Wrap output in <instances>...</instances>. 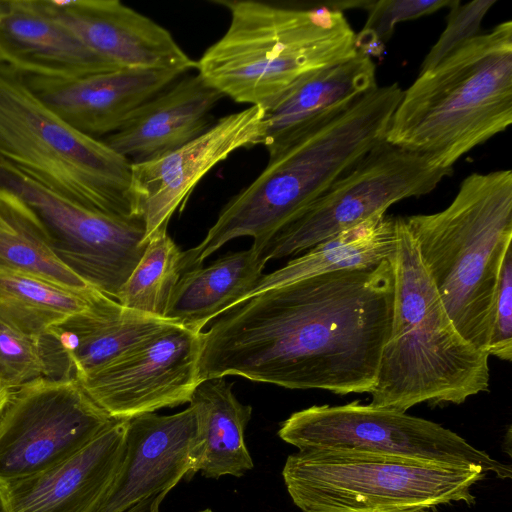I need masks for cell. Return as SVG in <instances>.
Masks as SVG:
<instances>
[{
	"label": "cell",
	"mask_w": 512,
	"mask_h": 512,
	"mask_svg": "<svg viewBox=\"0 0 512 512\" xmlns=\"http://www.w3.org/2000/svg\"><path fill=\"white\" fill-rule=\"evenodd\" d=\"M456 0L368 1L367 20L355 36L357 52L372 58L382 55L397 24L450 8Z\"/></svg>",
	"instance_id": "cell-30"
},
{
	"label": "cell",
	"mask_w": 512,
	"mask_h": 512,
	"mask_svg": "<svg viewBox=\"0 0 512 512\" xmlns=\"http://www.w3.org/2000/svg\"><path fill=\"white\" fill-rule=\"evenodd\" d=\"M51 19L119 69L186 74L197 68L172 34L119 0H34Z\"/></svg>",
	"instance_id": "cell-15"
},
{
	"label": "cell",
	"mask_w": 512,
	"mask_h": 512,
	"mask_svg": "<svg viewBox=\"0 0 512 512\" xmlns=\"http://www.w3.org/2000/svg\"><path fill=\"white\" fill-rule=\"evenodd\" d=\"M171 323L126 308L99 292L88 308L49 332L63 346L78 378L113 361Z\"/></svg>",
	"instance_id": "cell-22"
},
{
	"label": "cell",
	"mask_w": 512,
	"mask_h": 512,
	"mask_svg": "<svg viewBox=\"0 0 512 512\" xmlns=\"http://www.w3.org/2000/svg\"><path fill=\"white\" fill-rule=\"evenodd\" d=\"M128 420H113L83 448L27 478L0 485L1 512H94L122 463Z\"/></svg>",
	"instance_id": "cell-17"
},
{
	"label": "cell",
	"mask_w": 512,
	"mask_h": 512,
	"mask_svg": "<svg viewBox=\"0 0 512 512\" xmlns=\"http://www.w3.org/2000/svg\"><path fill=\"white\" fill-rule=\"evenodd\" d=\"M397 247V217L379 212L308 249L263 275L245 300L262 291L315 275L369 267L391 260ZM244 300V301H245Z\"/></svg>",
	"instance_id": "cell-25"
},
{
	"label": "cell",
	"mask_w": 512,
	"mask_h": 512,
	"mask_svg": "<svg viewBox=\"0 0 512 512\" xmlns=\"http://www.w3.org/2000/svg\"><path fill=\"white\" fill-rule=\"evenodd\" d=\"M496 1L475 0L461 4L456 0L449 8L445 29L423 59L419 73L431 69L459 46L477 36L486 13Z\"/></svg>",
	"instance_id": "cell-31"
},
{
	"label": "cell",
	"mask_w": 512,
	"mask_h": 512,
	"mask_svg": "<svg viewBox=\"0 0 512 512\" xmlns=\"http://www.w3.org/2000/svg\"><path fill=\"white\" fill-rule=\"evenodd\" d=\"M486 352L504 361L512 358V251H507L500 272Z\"/></svg>",
	"instance_id": "cell-32"
},
{
	"label": "cell",
	"mask_w": 512,
	"mask_h": 512,
	"mask_svg": "<svg viewBox=\"0 0 512 512\" xmlns=\"http://www.w3.org/2000/svg\"><path fill=\"white\" fill-rule=\"evenodd\" d=\"M167 494L168 492H161L147 497L125 512H159V506Z\"/></svg>",
	"instance_id": "cell-33"
},
{
	"label": "cell",
	"mask_w": 512,
	"mask_h": 512,
	"mask_svg": "<svg viewBox=\"0 0 512 512\" xmlns=\"http://www.w3.org/2000/svg\"><path fill=\"white\" fill-rule=\"evenodd\" d=\"M267 261L253 247L218 258L206 267L185 271L169 300L164 318L196 332L245 300L264 275Z\"/></svg>",
	"instance_id": "cell-23"
},
{
	"label": "cell",
	"mask_w": 512,
	"mask_h": 512,
	"mask_svg": "<svg viewBox=\"0 0 512 512\" xmlns=\"http://www.w3.org/2000/svg\"><path fill=\"white\" fill-rule=\"evenodd\" d=\"M403 95L397 83L376 86L347 110L302 136L276 156L222 208L199 245L183 251L186 271L228 241L249 236L265 245L335 181L385 141Z\"/></svg>",
	"instance_id": "cell-2"
},
{
	"label": "cell",
	"mask_w": 512,
	"mask_h": 512,
	"mask_svg": "<svg viewBox=\"0 0 512 512\" xmlns=\"http://www.w3.org/2000/svg\"><path fill=\"white\" fill-rule=\"evenodd\" d=\"M392 259L280 285L229 309L201 334L200 382L236 375L370 393L393 320Z\"/></svg>",
	"instance_id": "cell-1"
},
{
	"label": "cell",
	"mask_w": 512,
	"mask_h": 512,
	"mask_svg": "<svg viewBox=\"0 0 512 512\" xmlns=\"http://www.w3.org/2000/svg\"><path fill=\"white\" fill-rule=\"evenodd\" d=\"M201 334L171 323L113 361L76 379L115 420L189 403L201 383Z\"/></svg>",
	"instance_id": "cell-13"
},
{
	"label": "cell",
	"mask_w": 512,
	"mask_h": 512,
	"mask_svg": "<svg viewBox=\"0 0 512 512\" xmlns=\"http://www.w3.org/2000/svg\"><path fill=\"white\" fill-rule=\"evenodd\" d=\"M214 2L230 12V24L197 61L196 70L235 102L265 109L302 77L358 53L356 33L336 8Z\"/></svg>",
	"instance_id": "cell-6"
},
{
	"label": "cell",
	"mask_w": 512,
	"mask_h": 512,
	"mask_svg": "<svg viewBox=\"0 0 512 512\" xmlns=\"http://www.w3.org/2000/svg\"><path fill=\"white\" fill-rule=\"evenodd\" d=\"M0 62L23 75L62 79L119 69L47 16L34 0H0Z\"/></svg>",
	"instance_id": "cell-21"
},
{
	"label": "cell",
	"mask_w": 512,
	"mask_h": 512,
	"mask_svg": "<svg viewBox=\"0 0 512 512\" xmlns=\"http://www.w3.org/2000/svg\"><path fill=\"white\" fill-rule=\"evenodd\" d=\"M99 292L0 267V321L26 334L43 335L88 308Z\"/></svg>",
	"instance_id": "cell-26"
},
{
	"label": "cell",
	"mask_w": 512,
	"mask_h": 512,
	"mask_svg": "<svg viewBox=\"0 0 512 512\" xmlns=\"http://www.w3.org/2000/svg\"><path fill=\"white\" fill-rule=\"evenodd\" d=\"M199 512H212V510H210V509H208V508H207V509L201 510V511H199Z\"/></svg>",
	"instance_id": "cell-35"
},
{
	"label": "cell",
	"mask_w": 512,
	"mask_h": 512,
	"mask_svg": "<svg viewBox=\"0 0 512 512\" xmlns=\"http://www.w3.org/2000/svg\"><path fill=\"white\" fill-rule=\"evenodd\" d=\"M0 187L37 215L54 254L88 286L115 299L148 241L142 217H123L66 200L0 164Z\"/></svg>",
	"instance_id": "cell-11"
},
{
	"label": "cell",
	"mask_w": 512,
	"mask_h": 512,
	"mask_svg": "<svg viewBox=\"0 0 512 512\" xmlns=\"http://www.w3.org/2000/svg\"><path fill=\"white\" fill-rule=\"evenodd\" d=\"M113 420L76 378H41L13 389L0 419V485L58 464Z\"/></svg>",
	"instance_id": "cell-12"
},
{
	"label": "cell",
	"mask_w": 512,
	"mask_h": 512,
	"mask_svg": "<svg viewBox=\"0 0 512 512\" xmlns=\"http://www.w3.org/2000/svg\"><path fill=\"white\" fill-rule=\"evenodd\" d=\"M13 389L0 381V419L8 405Z\"/></svg>",
	"instance_id": "cell-34"
},
{
	"label": "cell",
	"mask_w": 512,
	"mask_h": 512,
	"mask_svg": "<svg viewBox=\"0 0 512 512\" xmlns=\"http://www.w3.org/2000/svg\"><path fill=\"white\" fill-rule=\"evenodd\" d=\"M0 164L89 209L140 216L132 164L102 139L66 123L33 93L22 73L1 62Z\"/></svg>",
	"instance_id": "cell-7"
},
{
	"label": "cell",
	"mask_w": 512,
	"mask_h": 512,
	"mask_svg": "<svg viewBox=\"0 0 512 512\" xmlns=\"http://www.w3.org/2000/svg\"><path fill=\"white\" fill-rule=\"evenodd\" d=\"M1 512V511H0Z\"/></svg>",
	"instance_id": "cell-36"
},
{
	"label": "cell",
	"mask_w": 512,
	"mask_h": 512,
	"mask_svg": "<svg viewBox=\"0 0 512 512\" xmlns=\"http://www.w3.org/2000/svg\"><path fill=\"white\" fill-rule=\"evenodd\" d=\"M486 472L452 464L354 449H306L289 455L282 477L302 512H428L475 503Z\"/></svg>",
	"instance_id": "cell-8"
},
{
	"label": "cell",
	"mask_w": 512,
	"mask_h": 512,
	"mask_svg": "<svg viewBox=\"0 0 512 512\" xmlns=\"http://www.w3.org/2000/svg\"><path fill=\"white\" fill-rule=\"evenodd\" d=\"M452 169L386 141L284 226L262 249L268 262L310 249L396 202L432 192Z\"/></svg>",
	"instance_id": "cell-10"
},
{
	"label": "cell",
	"mask_w": 512,
	"mask_h": 512,
	"mask_svg": "<svg viewBox=\"0 0 512 512\" xmlns=\"http://www.w3.org/2000/svg\"><path fill=\"white\" fill-rule=\"evenodd\" d=\"M189 405L198 425V444L194 473L217 479L241 477L254 463L245 443V429L252 407L242 404L224 378L202 381L194 390Z\"/></svg>",
	"instance_id": "cell-24"
},
{
	"label": "cell",
	"mask_w": 512,
	"mask_h": 512,
	"mask_svg": "<svg viewBox=\"0 0 512 512\" xmlns=\"http://www.w3.org/2000/svg\"><path fill=\"white\" fill-rule=\"evenodd\" d=\"M265 109L249 106L226 115L202 135L151 161L132 164L131 189L143 218L146 240L167 231L199 181L240 148L260 143Z\"/></svg>",
	"instance_id": "cell-14"
},
{
	"label": "cell",
	"mask_w": 512,
	"mask_h": 512,
	"mask_svg": "<svg viewBox=\"0 0 512 512\" xmlns=\"http://www.w3.org/2000/svg\"><path fill=\"white\" fill-rule=\"evenodd\" d=\"M0 267L26 272L71 288L90 287L54 254L43 224L30 207L1 187Z\"/></svg>",
	"instance_id": "cell-27"
},
{
	"label": "cell",
	"mask_w": 512,
	"mask_h": 512,
	"mask_svg": "<svg viewBox=\"0 0 512 512\" xmlns=\"http://www.w3.org/2000/svg\"><path fill=\"white\" fill-rule=\"evenodd\" d=\"M512 123V22L468 40L403 90L385 141L452 169Z\"/></svg>",
	"instance_id": "cell-4"
},
{
	"label": "cell",
	"mask_w": 512,
	"mask_h": 512,
	"mask_svg": "<svg viewBox=\"0 0 512 512\" xmlns=\"http://www.w3.org/2000/svg\"><path fill=\"white\" fill-rule=\"evenodd\" d=\"M198 425L192 406L172 415L146 413L128 420L120 468L94 512H125L169 492L194 473Z\"/></svg>",
	"instance_id": "cell-16"
},
{
	"label": "cell",
	"mask_w": 512,
	"mask_h": 512,
	"mask_svg": "<svg viewBox=\"0 0 512 512\" xmlns=\"http://www.w3.org/2000/svg\"><path fill=\"white\" fill-rule=\"evenodd\" d=\"M393 320L370 405L406 412L420 403L461 404L487 392L489 355L457 330L421 261L404 217H397Z\"/></svg>",
	"instance_id": "cell-3"
},
{
	"label": "cell",
	"mask_w": 512,
	"mask_h": 512,
	"mask_svg": "<svg viewBox=\"0 0 512 512\" xmlns=\"http://www.w3.org/2000/svg\"><path fill=\"white\" fill-rule=\"evenodd\" d=\"M182 75L167 70L116 69L74 79L24 78L61 119L99 139L116 132L143 104Z\"/></svg>",
	"instance_id": "cell-18"
},
{
	"label": "cell",
	"mask_w": 512,
	"mask_h": 512,
	"mask_svg": "<svg viewBox=\"0 0 512 512\" xmlns=\"http://www.w3.org/2000/svg\"><path fill=\"white\" fill-rule=\"evenodd\" d=\"M185 272L183 251L167 231L155 234L116 300L126 308L164 318L171 295Z\"/></svg>",
	"instance_id": "cell-28"
},
{
	"label": "cell",
	"mask_w": 512,
	"mask_h": 512,
	"mask_svg": "<svg viewBox=\"0 0 512 512\" xmlns=\"http://www.w3.org/2000/svg\"><path fill=\"white\" fill-rule=\"evenodd\" d=\"M41 378H75L59 340L51 332L26 334L0 321V381L16 389Z\"/></svg>",
	"instance_id": "cell-29"
},
{
	"label": "cell",
	"mask_w": 512,
	"mask_h": 512,
	"mask_svg": "<svg viewBox=\"0 0 512 512\" xmlns=\"http://www.w3.org/2000/svg\"><path fill=\"white\" fill-rule=\"evenodd\" d=\"M222 97L200 74H184L102 140L131 164L160 158L208 130Z\"/></svg>",
	"instance_id": "cell-20"
},
{
	"label": "cell",
	"mask_w": 512,
	"mask_h": 512,
	"mask_svg": "<svg viewBox=\"0 0 512 512\" xmlns=\"http://www.w3.org/2000/svg\"><path fill=\"white\" fill-rule=\"evenodd\" d=\"M279 437L306 449H354L452 464H474L500 479L511 467L467 442L456 432L395 409L353 401L314 405L294 412L280 426Z\"/></svg>",
	"instance_id": "cell-9"
},
{
	"label": "cell",
	"mask_w": 512,
	"mask_h": 512,
	"mask_svg": "<svg viewBox=\"0 0 512 512\" xmlns=\"http://www.w3.org/2000/svg\"><path fill=\"white\" fill-rule=\"evenodd\" d=\"M404 221L455 327L486 352L501 267L511 248L512 171L472 173L448 207Z\"/></svg>",
	"instance_id": "cell-5"
},
{
	"label": "cell",
	"mask_w": 512,
	"mask_h": 512,
	"mask_svg": "<svg viewBox=\"0 0 512 512\" xmlns=\"http://www.w3.org/2000/svg\"><path fill=\"white\" fill-rule=\"evenodd\" d=\"M376 86V65L359 52L349 60L311 72L265 108L259 144L272 158Z\"/></svg>",
	"instance_id": "cell-19"
}]
</instances>
